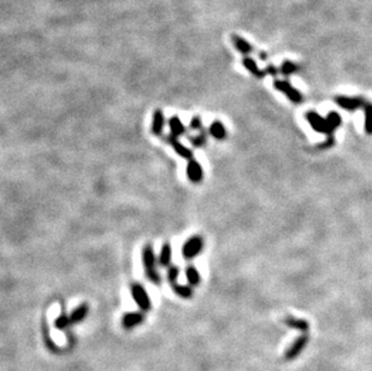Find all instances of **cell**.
I'll return each instance as SVG.
<instances>
[{
  "mask_svg": "<svg viewBox=\"0 0 372 371\" xmlns=\"http://www.w3.org/2000/svg\"><path fill=\"white\" fill-rule=\"evenodd\" d=\"M130 292H132V297L136 303V305L142 311H148L151 309V299L141 285L133 284L130 285Z\"/></svg>",
  "mask_w": 372,
  "mask_h": 371,
  "instance_id": "3957f363",
  "label": "cell"
},
{
  "mask_svg": "<svg viewBox=\"0 0 372 371\" xmlns=\"http://www.w3.org/2000/svg\"><path fill=\"white\" fill-rule=\"evenodd\" d=\"M186 277H187V281L192 287H195L200 284V274H199L198 269L195 268L194 265H189L187 269H186Z\"/></svg>",
  "mask_w": 372,
  "mask_h": 371,
  "instance_id": "ac0fdd59",
  "label": "cell"
},
{
  "mask_svg": "<svg viewBox=\"0 0 372 371\" xmlns=\"http://www.w3.org/2000/svg\"><path fill=\"white\" fill-rule=\"evenodd\" d=\"M186 172H187V177L190 182L200 183L201 181H203L204 169H203V167L199 164V162H196L195 159H190V161H188Z\"/></svg>",
  "mask_w": 372,
  "mask_h": 371,
  "instance_id": "9c48e42d",
  "label": "cell"
},
{
  "mask_svg": "<svg viewBox=\"0 0 372 371\" xmlns=\"http://www.w3.org/2000/svg\"><path fill=\"white\" fill-rule=\"evenodd\" d=\"M204 250V240L203 237L195 235L189 237L182 246V256L185 259L190 260L195 258L196 256L200 255L201 251Z\"/></svg>",
  "mask_w": 372,
  "mask_h": 371,
  "instance_id": "7a4b0ae2",
  "label": "cell"
},
{
  "mask_svg": "<svg viewBox=\"0 0 372 371\" xmlns=\"http://www.w3.org/2000/svg\"><path fill=\"white\" fill-rule=\"evenodd\" d=\"M325 119H326V122H328L329 128H330V129L333 130V132H334V130H336L337 128H339L340 125H341V122H342L341 116H340V114H337V112H330V114H329L328 116H326Z\"/></svg>",
  "mask_w": 372,
  "mask_h": 371,
  "instance_id": "603a6c76",
  "label": "cell"
},
{
  "mask_svg": "<svg viewBox=\"0 0 372 371\" xmlns=\"http://www.w3.org/2000/svg\"><path fill=\"white\" fill-rule=\"evenodd\" d=\"M308 339H310L308 338V335H301V336H299V338H296L295 340H294V342L291 345V347L287 349L286 353H284V359H287V360L295 359L296 357L299 356L302 351H304L305 347L307 346Z\"/></svg>",
  "mask_w": 372,
  "mask_h": 371,
  "instance_id": "52a82bcc",
  "label": "cell"
},
{
  "mask_svg": "<svg viewBox=\"0 0 372 371\" xmlns=\"http://www.w3.org/2000/svg\"><path fill=\"white\" fill-rule=\"evenodd\" d=\"M169 128H170V134L172 136H176V138H180V136L186 134V127L185 124L182 123V121L180 119L179 116H171L169 118Z\"/></svg>",
  "mask_w": 372,
  "mask_h": 371,
  "instance_id": "7c38bea8",
  "label": "cell"
},
{
  "mask_svg": "<svg viewBox=\"0 0 372 371\" xmlns=\"http://www.w3.org/2000/svg\"><path fill=\"white\" fill-rule=\"evenodd\" d=\"M157 264V258L154 255V250L152 245L147 244L145 247L142 248V265L145 268V274L147 276V279L152 282L153 285H160L161 279L160 275L158 274L156 269Z\"/></svg>",
  "mask_w": 372,
  "mask_h": 371,
  "instance_id": "6da1fadb",
  "label": "cell"
},
{
  "mask_svg": "<svg viewBox=\"0 0 372 371\" xmlns=\"http://www.w3.org/2000/svg\"><path fill=\"white\" fill-rule=\"evenodd\" d=\"M243 65H244V68L249 71V73H251L252 75H254V76L258 77V79H262V77H264L265 74H266L264 70H260V69L258 68L257 63L249 57L243 58Z\"/></svg>",
  "mask_w": 372,
  "mask_h": 371,
  "instance_id": "e0dca14e",
  "label": "cell"
},
{
  "mask_svg": "<svg viewBox=\"0 0 372 371\" xmlns=\"http://www.w3.org/2000/svg\"><path fill=\"white\" fill-rule=\"evenodd\" d=\"M284 323H286L288 327L294 328V329L300 330V332L306 333L308 332V329H310V323H308L307 321H305V319L295 318V317H292V316L286 317V318H284Z\"/></svg>",
  "mask_w": 372,
  "mask_h": 371,
  "instance_id": "9a60e30c",
  "label": "cell"
},
{
  "mask_svg": "<svg viewBox=\"0 0 372 371\" xmlns=\"http://www.w3.org/2000/svg\"><path fill=\"white\" fill-rule=\"evenodd\" d=\"M273 86L277 90L282 92L289 98V100L293 101L295 104H300L302 101V94L299 90L295 89L288 81H281V80H275Z\"/></svg>",
  "mask_w": 372,
  "mask_h": 371,
  "instance_id": "5b68a950",
  "label": "cell"
},
{
  "mask_svg": "<svg viewBox=\"0 0 372 371\" xmlns=\"http://www.w3.org/2000/svg\"><path fill=\"white\" fill-rule=\"evenodd\" d=\"M364 111H365V132L369 135H372V104L365 103Z\"/></svg>",
  "mask_w": 372,
  "mask_h": 371,
  "instance_id": "44dd1931",
  "label": "cell"
},
{
  "mask_svg": "<svg viewBox=\"0 0 372 371\" xmlns=\"http://www.w3.org/2000/svg\"><path fill=\"white\" fill-rule=\"evenodd\" d=\"M189 129L192 130H199V132H203L204 128H203V121H201V118L199 116H194L192 118V121H190L189 123Z\"/></svg>",
  "mask_w": 372,
  "mask_h": 371,
  "instance_id": "4316f807",
  "label": "cell"
},
{
  "mask_svg": "<svg viewBox=\"0 0 372 371\" xmlns=\"http://www.w3.org/2000/svg\"><path fill=\"white\" fill-rule=\"evenodd\" d=\"M233 42H234V45H235L236 49H238L239 52L243 53V55H248V53H251L252 50H253L251 45H249L246 40L238 35H233Z\"/></svg>",
  "mask_w": 372,
  "mask_h": 371,
  "instance_id": "d6986e66",
  "label": "cell"
},
{
  "mask_svg": "<svg viewBox=\"0 0 372 371\" xmlns=\"http://www.w3.org/2000/svg\"><path fill=\"white\" fill-rule=\"evenodd\" d=\"M265 73H266V74H270V75H273V76H275V75H277L278 74V70H277V69H276L275 68V66H272V65H270V66H267V68L266 69H265Z\"/></svg>",
  "mask_w": 372,
  "mask_h": 371,
  "instance_id": "f1b7e54d",
  "label": "cell"
},
{
  "mask_svg": "<svg viewBox=\"0 0 372 371\" xmlns=\"http://www.w3.org/2000/svg\"><path fill=\"white\" fill-rule=\"evenodd\" d=\"M165 141L171 146L172 149L179 154L180 157H182L183 159H187V161H190V159H194V153L192 149H189L188 147H186L179 140V138L176 136H172L171 134L165 136Z\"/></svg>",
  "mask_w": 372,
  "mask_h": 371,
  "instance_id": "8992f818",
  "label": "cell"
},
{
  "mask_svg": "<svg viewBox=\"0 0 372 371\" xmlns=\"http://www.w3.org/2000/svg\"><path fill=\"white\" fill-rule=\"evenodd\" d=\"M296 70H297V66L294 63L289 62V60H286V62L282 64V66H281V73H282L283 75H286V76H289L291 74L295 73Z\"/></svg>",
  "mask_w": 372,
  "mask_h": 371,
  "instance_id": "484cf974",
  "label": "cell"
},
{
  "mask_svg": "<svg viewBox=\"0 0 372 371\" xmlns=\"http://www.w3.org/2000/svg\"><path fill=\"white\" fill-rule=\"evenodd\" d=\"M171 288L174 289L175 294H177L181 298L189 299V298L193 297V289H192V287H189V285H183L175 284V285H171Z\"/></svg>",
  "mask_w": 372,
  "mask_h": 371,
  "instance_id": "ffe728a7",
  "label": "cell"
},
{
  "mask_svg": "<svg viewBox=\"0 0 372 371\" xmlns=\"http://www.w3.org/2000/svg\"><path fill=\"white\" fill-rule=\"evenodd\" d=\"M334 143H335V141H334V138L330 135V136H329V138H328V140H326L325 143H323V145H320V148H329V147H331V146L334 145Z\"/></svg>",
  "mask_w": 372,
  "mask_h": 371,
  "instance_id": "83f0119b",
  "label": "cell"
},
{
  "mask_svg": "<svg viewBox=\"0 0 372 371\" xmlns=\"http://www.w3.org/2000/svg\"><path fill=\"white\" fill-rule=\"evenodd\" d=\"M335 103L340 106V108L345 109L347 111H355L358 109L364 108L365 105V101L361 98H349V97H340L335 98Z\"/></svg>",
  "mask_w": 372,
  "mask_h": 371,
  "instance_id": "ba28073f",
  "label": "cell"
},
{
  "mask_svg": "<svg viewBox=\"0 0 372 371\" xmlns=\"http://www.w3.org/2000/svg\"><path fill=\"white\" fill-rule=\"evenodd\" d=\"M143 319H145V317H143L141 312H132V314H124L123 318H122V325L126 329H132V328H135L139 324H141Z\"/></svg>",
  "mask_w": 372,
  "mask_h": 371,
  "instance_id": "8fae6325",
  "label": "cell"
},
{
  "mask_svg": "<svg viewBox=\"0 0 372 371\" xmlns=\"http://www.w3.org/2000/svg\"><path fill=\"white\" fill-rule=\"evenodd\" d=\"M171 259H172V248L170 242H165L163 244V246L160 248V253H159V259L158 263L160 266H170L171 264Z\"/></svg>",
  "mask_w": 372,
  "mask_h": 371,
  "instance_id": "4fadbf2b",
  "label": "cell"
},
{
  "mask_svg": "<svg viewBox=\"0 0 372 371\" xmlns=\"http://www.w3.org/2000/svg\"><path fill=\"white\" fill-rule=\"evenodd\" d=\"M179 275H180V269L177 268V266H175V265L170 266L169 270H167V280H169L170 285H172L177 284Z\"/></svg>",
  "mask_w": 372,
  "mask_h": 371,
  "instance_id": "cb8c5ba5",
  "label": "cell"
},
{
  "mask_svg": "<svg viewBox=\"0 0 372 371\" xmlns=\"http://www.w3.org/2000/svg\"><path fill=\"white\" fill-rule=\"evenodd\" d=\"M209 133L216 140H224L227 138V130H225L224 124L219 121H214L213 123H211L209 127Z\"/></svg>",
  "mask_w": 372,
  "mask_h": 371,
  "instance_id": "5bb4252c",
  "label": "cell"
},
{
  "mask_svg": "<svg viewBox=\"0 0 372 371\" xmlns=\"http://www.w3.org/2000/svg\"><path fill=\"white\" fill-rule=\"evenodd\" d=\"M306 118H307L308 123L311 124V127H312L316 132L321 133V134H326V135H330L331 133H333V130L329 128L326 119L323 118V117H321L320 114H318L317 112H313V111L307 112Z\"/></svg>",
  "mask_w": 372,
  "mask_h": 371,
  "instance_id": "277c9868",
  "label": "cell"
},
{
  "mask_svg": "<svg viewBox=\"0 0 372 371\" xmlns=\"http://www.w3.org/2000/svg\"><path fill=\"white\" fill-rule=\"evenodd\" d=\"M164 125H165V114L163 110L157 109L152 114V125H151V133L156 136L163 135Z\"/></svg>",
  "mask_w": 372,
  "mask_h": 371,
  "instance_id": "30bf717a",
  "label": "cell"
},
{
  "mask_svg": "<svg viewBox=\"0 0 372 371\" xmlns=\"http://www.w3.org/2000/svg\"><path fill=\"white\" fill-rule=\"evenodd\" d=\"M70 324H71L70 317L65 316V314H62V316H59L54 321L55 328H58V329H66V328H68Z\"/></svg>",
  "mask_w": 372,
  "mask_h": 371,
  "instance_id": "d4e9b609",
  "label": "cell"
},
{
  "mask_svg": "<svg viewBox=\"0 0 372 371\" xmlns=\"http://www.w3.org/2000/svg\"><path fill=\"white\" fill-rule=\"evenodd\" d=\"M88 310L89 309L87 304H82V305H80L79 308H76L70 314L71 323H80L83 321V319L87 317V314H88Z\"/></svg>",
  "mask_w": 372,
  "mask_h": 371,
  "instance_id": "2e32d148",
  "label": "cell"
},
{
  "mask_svg": "<svg viewBox=\"0 0 372 371\" xmlns=\"http://www.w3.org/2000/svg\"><path fill=\"white\" fill-rule=\"evenodd\" d=\"M188 140H189V143H192L194 147L200 148V147H204V146L206 145L207 135H206V133L203 130V132L199 133L198 135L189 136V138H188Z\"/></svg>",
  "mask_w": 372,
  "mask_h": 371,
  "instance_id": "7402d4cb",
  "label": "cell"
}]
</instances>
